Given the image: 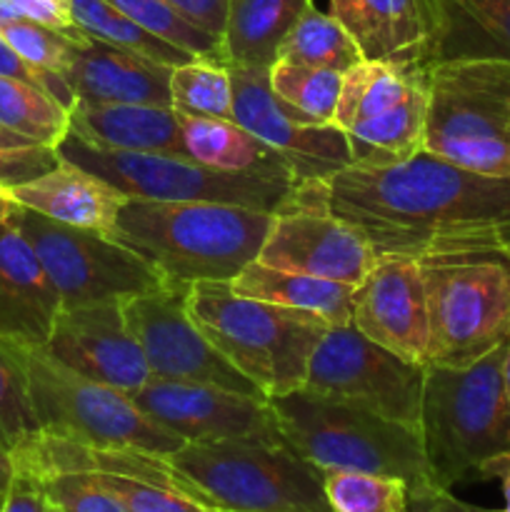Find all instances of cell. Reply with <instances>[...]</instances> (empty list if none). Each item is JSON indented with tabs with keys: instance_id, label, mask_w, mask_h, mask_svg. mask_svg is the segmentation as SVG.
<instances>
[{
	"instance_id": "obj_1",
	"label": "cell",
	"mask_w": 510,
	"mask_h": 512,
	"mask_svg": "<svg viewBox=\"0 0 510 512\" xmlns=\"http://www.w3.org/2000/svg\"><path fill=\"white\" fill-rule=\"evenodd\" d=\"M300 188L363 233L375 255H510V175L473 173L420 150L405 163L348 165Z\"/></svg>"
},
{
	"instance_id": "obj_2",
	"label": "cell",
	"mask_w": 510,
	"mask_h": 512,
	"mask_svg": "<svg viewBox=\"0 0 510 512\" xmlns=\"http://www.w3.org/2000/svg\"><path fill=\"white\" fill-rule=\"evenodd\" d=\"M273 215L193 200L128 198L110 238L180 285L233 280L258 258Z\"/></svg>"
},
{
	"instance_id": "obj_3",
	"label": "cell",
	"mask_w": 510,
	"mask_h": 512,
	"mask_svg": "<svg viewBox=\"0 0 510 512\" xmlns=\"http://www.w3.org/2000/svg\"><path fill=\"white\" fill-rule=\"evenodd\" d=\"M185 310L210 345L268 400L303 388L310 358L330 328L308 310L235 293L230 280L193 283Z\"/></svg>"
},
{
	"instance_id": "obj_4",
	"label": "cell",
	"mask_w": 510,
	"mask_h": 512,
	"mask_svg": "<svg viewBox=\"0 0 510 512\" xmlns=\"http://www.w3.org/2000/svg\"><path fill=\"white\" fill-rule=\"evenodd\" d=\"M503 348L468 368H425L418 430L435 488L488 480V470L510 455Z\"/></svg>"
},
{
	"instance_id": "obj_5",
	"label": "cell",
	"mask_w": 510,
	"mask_h": 512,
	"mask_svg": "<svg viewBox=\"0 0 510 512\" xmlns=\"http://www.w3.org/2000/svg\"><path fill=\"white\" fill-rule=\"evenodd\" d=\"M270 405L285 443L320 473L388 475L405 480L410 493L435 488L418 428L303 388L273 398Z\"/></svg>"
},
{
	"instance_id": "obj_6",
	"label": "cell",
	"mask_w": 510,
	"mask_h": 512,
	"mask_svg": "<svg viewBox=\"0 0 510 512\" xmlns=\"http://www.w3.org/2000/svg\"><path fill=\"white\" fill-rule=\"evenodd\" d=\"M200 503L223 512H333L323 473L305 463L283 435L185 443L165 455Z\"/></svg>"
},
{
	"instance_id": "obj_7",
	"label": "cell",
	"mask_w": 510,
	"mask_h": 512,
	"mask_svg": "<svg viewBox=\"0 0 510 512\" xmlns=\"http://www.w3.org/2000/svg\"><path fill=\"white\" fill-rule=\"evenodd\" d=\"M423 150L473 173L510 175V60L430 65Z\"/></svg>"
},
{
	"instance_id": "obj_8",
	"label": "cell",
	"mask_w": 510,
	"mask_h": 512,
	"mask_svg": "<svg viewBox=\"0 0 510 512\" xmlns=\"http://www.w3.org/2000/svg\"><path fill=\"white\" fill-rule=\"evenodd\" d=\"M5 340V338H3ZM28 380L40 430L93 448H128L170 455L185 445L135 405L133 395L65 368L45 348L5 340Z\"/></svg>"
},
{
	"instance_id": "obj_9",
	"label": "cell",
	"mask_w": 510,
	"mask_h": 512,
	"mask_svg": "<svg viewBox=\"0 0 510 512\" xmlns=\"http://www.w3.org/2000/svg\"><path fill=\"white\" fill-rule=\"evenodd\" d=\"M428 300L430 365L468 368L510 340V255L420 258Z\"/></svg>"
},
{
	"instance_id": "obj_10",
	"label": "cell",
	"mask_w": 510,
	"mask_h": 512,
	"mask_svg": "<svg viewBox=\"0 0 510 512\" xmlns=\"http://www.w3.org/2000/svg\"><path fill=\"white\" fill-rule=\"evenodd\" d=\"M58 153L63 160L103 178L128 198L243 205L275 215L293 203L298 188V180L290 170L230 173L200 165L183 155L93 148L70 133L58 145Z\"/></svg>"
},
{
	"instance_id": "obj_11",
	"label": "cell",
	"mask_w": 510,
	"mask_h": 512,
	"mask_svg": "<svg viewBox=\"0 0 510 512\" xmlns=\"http://www.w3.org/2000/svg\"><path fill=\"white\" fill-rule=\"evenodd\" d=\"M10 220L33 245L58 290L63 310L93 303H125L135 295L153 293L173 283L135 250L98 230L58 223L20 205L10 210Z\"/></svg>"
},
{
	"instance_id": "obj_12",
	"label": "cell",
	"mask_w": 510,
	"mask_h": 512,
	"mask_svg": "<svg viewBox=\"0 0 510 512\" xmlns=\"http://www.w3.org/2000/svg\"><path fill=\"white\" fill-rule=\"evenodd\" d=\"M425 368L405 363L355 325H330L310 358L303 390L418 428Z\"/></svg>"
},
{
	"instance_id": "obj_13",
	"label": "cell",
	"mask_w": 510,
	"mask_h": 512,
	"mask_svg": "<svg viewBox=\"0 0 510 512\" xmlns=\"http://www.w3.org/2000/svg\"><path fill=\"white\" fill-rule=\"evenodd\" d=\"M190 285L170 283L125 300L123 315L148 363L150 378L173 383L215 385L250 398L268 400L243 373L210 345L185 310Z\"/></svg>"
},
{
	"instance_id": "obj_14",
	"label": "cell",
	"mask_w": 510,
	"mask_h": 512,
	"mask_svg": "<svg viewBox=\"0 0 510 512\" xmlns=\"http://www.w3.org/2000/svg\"><path fill=\"white\" fill-rule=\"evenodd\" d=\"M233 80V120L268 143L295 180H325L353 165L348 138L335 123H310L273 93L268 70L228 65Z\"/></svg>"
},
{
	"instance_id": "obj_15",
	"label": "cell",
	"mask_w": 510,
	"mask_h": 512,
	"mask_svg": "<svg viewBox=\"0 0 510 512\" xmlns=\"http://www.w3.org/2000/svg\"><path fill=\"white\" fill-rule=\"evenodd\" d=\"M255 260L268 268L355 288L370 273L378 255L353 225L330 215L318 200L295 193L293 203L273 215V225Z\"/></svg>"
},
{
	"instance_id": "obj_16",
	"label": "cell",
	"mask_w": 510,
	"mask_h": 512,
	"mask_svg": "<svg viewBox=\"0 0 510 512\" xmlns=\"http://www.w3.org/2000/svg\"><path fill=\"white\" fill-rule=\"evenodd\" d=\"M350 325L405 363L430 365V325L420 260L378 255L355 285Z\"/></svg>"
},
{
	"instance_id": "obj_17",
	"label": "cell",
	"mask_w": 510,
	"mask_h": 512,
	"mask_svg": "<svg viewBox=\"0 0 510 512\" xmlns=\"http://www.w3.org/2000/svg\"><path fill=\"white\" fill-rule=\"evenodd\" d=\"M133 395L135 405L185 443L280 435L270 400L250 398L215 385L150 378Z\"/></svg>"
},
{
	"instance_id": "obj_18",
	"label": "cell",
	"mask_w": 510,
	"mask_h": 512,
	"mask_svg": "<svg viewBox=\"0 0 510 512\" xmlns=\"http://www.w3.org/2000/svg\"><path fill=\"white\" fill-rule=\"evenodd\" d=\"M43 348L65 368L123 393H135L150 380L143 350L125 323L123 303L60 310Z\"/></svg>"
},
{
	"instance_id": "obj_19",
	"label": "cell",
	"mask_w": 510,
	"mask_h": 512,
	"mask_svg": "<svg viewBox=\"0 0 510 512\" xmlns=\"http://www.w3.org/2000/svg\"><path fill=\"white\" fill-rule=\"evenodd\" d=\"M363 60L430 68L438 60V18L430 0H330Z\"/></svg>"
},
{
	"instance_id": "obj_20",
	"label": "cell",
	"mask_w": 510,
	"mask_h": 512,
	"mask_svg": "<svg viewBox=\"0 0 510 512\" xmlns=\"http://www.w3.org/2000/svg\"><path fill=\"white\" fill-rule=\"evenodd\" d=\"M63 303L10 213L0 218V338L43 348Z\"/></svg>"
},
{
	"instance_id": "obj_21",
	"label": "cell",
	"mask_w": 510,
	"mask_h": 512,
	"mask_svg": "<svg viewBox=\"0 0 510 512\" xmlns=\"http://www.w3.org/2000/svg\"><path fill=\"white\" fill-rule=\"evenodd\" d=\"M170 65L85 35L75 50L68 83L78 100L90 103H170Z\"/></svg>"
},
{
	"instance_id": "obj_22",
	"label": "cell",
	"mask_w": 510,
	"mask_h": 512,
	"mask_svg": "<svg viewBox=\"0 0 510 512\" xmlns=\"http://www.w3.org/2000/svg\"><path fill=\"white\" fill-rule=\"evenodd\" d=\"M8 195L20 208L105 235L113 233L120 208L128 200L118 188L70 160H60L58 168L8 190Z\"/></svg>"
},
{
	"instance_id": "obj_23",
	"label": "cell",
	"mask_w": 510,
	"mask_h": 512,
	"mask_svg": "<svg viewBox=\"0 0 510 512\" xmlns=\"http://www.w3.org/2000/svg\"><path fill=\"white\" fill-rule=\"evenodd\" d=\"M70 135L103 150L188 158L178 113L165 105L78 100L70 110Z\"/></svg>"
},
{
	"instance_id": "obj_24",
	"label": "cell",
	"mask_w": 510,
	"mask_h": 512,
	"mask_svg": "<svg viewBox=\"0 0 510 512\" xmlns=\"http://www.w3.org/2000/svg\"><path fill=\"white\" fill-rule=\"evenodd\" d=\"M313 0H228L225 65L268 70Z\"/></svg>"
},
{
	"instance_id": "obj_25",
	"label": "cell",
	"mask_w": 510,
	"mask_h": 512,
	"mask_svg": "<svg viewBox=\"0 0 510 512\" xmlns=\"http://www.w3.org/2000/svg\"><path fill=\"white\" fill-rule=\"evenodd\" d=\"M230 285L235 293L248 295V298L308 310V313L328 320L330 325H350V318H353L355 288L335 283V280L288 273V270L268 268V265L253 260L230 280Z\"/></svg>"
},
{
	"instance_id": "obj_26",
	"label": "cell",
	"mask_w": 510,
	"mask_h": 512,
	"mask_svg": "<svg viewBox=\"0 0 510 512\" xmlns=\"http://www.w3.org/2000/svg\"><path fill=\"white\" fill-rule=\"evenodd\" d=\"M438 18V60H510V0H430Z\"/></svg>"
},
{
	"instance_id": "obj_27",
	"label": "cell",
	"mask_w": 510,
	"mask_h": 512,
	"mask_svg": "<svg viewBox=\"0 0 510 512\" xmlns=\"http://www.w3.org/2000/svg\"><path fill=\"white\" fill-rule=\"evenodd\" d=\"M425 80H428V68L360 60L343 73L333 123L345 133L355 125L388 115L390 110L405 103Z\"/></svg>"
},
{
	"instance_id": "obj_28",
	"label": "cell",
	"mask_w": 510,
	"mask_h": 512,
	"mask_svg": "<svg viewBox=\"0 0 510 512\" xmlns=\"http://www.w3.org/2000/svg\"><path fill=\"white\" fill-rule=\"evenodd\" d=\"M183 145L190 160L208 168L230 170H290L268 143L230 118H203L178 113Z\"/></svg>"
},
{
	"instance_id": "obj_29",
	"label": "cell",
	"mask_w": 510,
	"mask_h": 512,
	"mask_svg": "<svg viewBox=\"0 0 510 512\" xmlns=\"http://www.w3.org/2000/svg\"><path fill=\"white\" fill-rule=\"evenodd\" d=\"M425 113H428V80L388 115L345 130L353 165L385 168L418 155L423 150Z\"/></svg>"
},
{
	"instance_id": "obj_30",
	"label": "cell",
	"mask_w": 510,
	"mask_h": 512,
	"mask_svg": "<svg viewBox=\"0 0 510 512\" xmlns=\"http://www.w3.org/2000/svg\"><path fill=\"white\" fill-rule=\"evenodd\" d=\"M68 5L75 28H80L90 38L153 58L158 63L170 65V68L195 60L185 50L175 48V45L165 43V40L150 35L145 28H140L130 15L115 8L110 0H68Z\"/></svg>"
},
{
	"instance_id": "obj_31",
	"label": "cell",
	"mask_w": 510,
	"mask_h": 512,
	"mask_svg": "<svg viewBox=\"0 0 510 512\" xmlns=\"http://www.w3.org/2000/svg\"><path fill=\"white\" fill-rule=\"evenodd\" d=\"M275 60L318 65V68L345 73L355 63H360L363 55L335 15L323 13L315 5H310L303 18L288 33L285 43L280 45V53Z\"/></svg>"
},
{
	"instance_id": "obj_32",
	"label": "cell",
	"mask_w": 510,
	"mask_h": 512,
	"mask_svg": "<svg viewBox=\"0 0 510 512\" xmlns=\"http://www.w3.org/2000/svg\"><path fill=\"white\" fill-rule=\"evenodd\" d=\"M0 125L58 148L70 133V110L38 85L0 75Z\"/></svg>"
},
{
	"instance_id": "obj_33",
	"label": "cell",
	"mask_w": 510,
	"mask_h": 512,
	"mask_svg": "<svg viewBox=\"0 0 510 512\" xmlns=\"http://www.w3.org/2000/svg\"><path fill=\"white\" fill-rule=\"evenodd\" d=\"M273 93L310 123H333L343 73L318 65L275 60L268 68Z\"/></svg>"
},
{
	"instance_id": "obj_34",
	"label": "cell",
	"mask_w": 510,
	"mask_h": 512,
	"mask_svg": "<svg viewBox=\"0 0 510 512\" xmlns=\"http://www.w3.org/2000/svg\"><path fill=\"white\" fill-rule=\"evenodd\" d=\"M170 103L175 113L233 120V80L228 65L193 60L170 73Z\"/></svg>"
},
{
	"instance_id": "obj_35",
	"label": "cell",
	"mask_w": 510,
	"mask_h": 512,
	"mask_svg": "<svg viewBox=\"0 0 510 512\" xmlns=\"http://www.w3.org/2000/svg\"><path fill=\"white\" fill-rule=\"evenodd\" d=\"M110 3L123 10L125 15H130L150 35L185 50L195 60L225 65L223 38L193 25L165 0H110Z\"/></svg>"
},
{
	"instance_id": "obj_36",
	"label": "cell",
	"mask_w": 510,
	"mask_h": 512,
	"mask_svg": "<svg viewBox=\"0 0 510 512\" xmlns=\"http://www.w3.org/2000/svg\"><path fill=\"white\" fill-rule=\"evenodd\" d=\"M323 490L333 512H408V483L358 470H325Z\"/></svg>"
},
{
	"instance_id": "obj_37",
	"label": "cell",
	"mask_w": 510,
	"mask_h": 512,
	"mask_svg": "<svg viewBox=\"0 0 510 512\" xmlns=\"http://www.w3.org/2000/svg\"><path fill=\"white\" fill-rule=\"evenodd\" d=\"M0 35L30 65L63 75L65 80H68L78 43L85 38V33H65V30L33 23V20H10V23L0 25Z\"/></svg>"
},
{
	"instance_id": "obj_38",
	"label": "cell",
	"mask_w": 510,
	"mask_h": 512,
	"mask_svg": "<svg viewBox=\"0 0 510 512\" xmlns=\"http://www.w3.org/2000/svg\"><path fill=\"white\" fill-rule=\"evenodd\" d=\"M40 430L28 395V380L10 345L0 338V443L18 448L25 438Z\"/></svg>"
},
{
	"instance_id": "obj_39",
	"label": "cell",
	"mask_w": 510,
	"mask_h": 512,
	"mask_svg": "<svg viewBox=\"0 0 510 512\" xmlns=\"http://www.w3.org/2000/svg\"><path fill=\"white\" fill-rule=\"evenodd\" d=\"M98 480L105 490L115 495L128 512H223L218 508L200 503L180 490L168 485L148 483V480L128 478L115 473H85Z\"/></svg>"
},
{
	"instance_id": "obj_40",
	"label": "cell",
	"mask_w": 510,
	"mask_h": 512,
	"mask_svg": "<svg viewBox=\"0 0 510 512\" xmlns=\"http://www.w3.org/2000/svg\"><path fill=\"white\" fill-rule=\"evenodd\" d=\"M60 160L63 158L58 148H50L0 125V190L3 193L50 173L58 168Z\"/></svg>"
},
{
	"instance_id": "obj_41",
	"label": "cell",
	"mask_w": 510,
	"mask_h": 512,
	"mask_svg": "<svg viewBox=\"0 0 510 512\" xmlns=\"http://www.w3.org/2000/svg\"><path fill=\"white\" fill-rule=\"evenodd\" d=\"M38 485L63 512H128L110 490L85 473L50 475Z\"/></svg>"
},
{
	"instance_id": "obj_42",
	"label": "cell",
	"mask_w": 510,
	"mask_h": 512,
	"mask_svg": "<svg viewBox=\"0 0 510 512\" xmlns=\"http://www.w3.org/2000/svg\"><path fill=\"white\" fill-rule=\"evenodd\" d=\"M0 75H3V78H15L23 80V83L38 85L40 90L53 95V98L68 110H73V105L78 103V95H75V90L70 88V83L63 75L48 73V70H40L35 68V65H30L28 60H23L15 53L13 45H10L3 35H0Z\"/></svg>"
},
{
	"instance_id": "obj_43",
	"label": "cell",
	"mask_w": 510,
	"mask_h": 512,
	"mask_svg": "<svg viewBox=\"0 0 510 512\" xmlns=\"http://www.w3.org/2000/svg\"><path fill=\"white\" fill-rule=\"evenodd\" d=\"M15 20H33L65 33H83L70 18L68 0H5Z\"/></svg>"
},
{
	"instance_id": "obj_44",
	"label": "cell",
	"mask_w": 510,
	"mask_h": 512,
	"mask_svg": "<svg viewBox=\"0 0 510 512\" xmlns=\"http://www.w3.org/2000/svg\"><path fill=\"white\" fill-rule=\"evenodd\" d=\"M173 5L183 18L208 33L223 38L225 30V13H228V0H165Z\"/></svg>"
},
{
	"instance_id": "obj_45",
	"label": "cell",
	"mask_w": 510,
	"mask_h": 512,
	"mask_svg": "<svg viewBox=\"0 0 510 512\" xmlns=\"http://www.w3.org/2000/svg\"><path fill=\"white\" fill-rule=\"evenodd\" d=\"M0 512H58V505L43 493L38 483L15 475L13 485L5 493Z\"/></svg>"
},
{
	"instance_id": "obj_46",
	"label": "cell",
	"mask_w": 510,
	"mask_h": 512,
	"mask_svg": "<svg viewBox=\"0 0 510 512\" xmlns=\"http://www.w3.org/2000/svg\"><path fill=\"white\" fill-rule=\"evenodd\" d=\"M410 498L418 500L420 508L425 512H493V510H483L478 505H470L465 500L455 498L450 490H423V493H410Z\"/></svg>"
},
{
	"instance_id": "obj_47",
	"label": "cell",
	"mask_w": 510,
	"mask_h": 512,
	"mask_svg": "<svg viewBox=\"0 0 510 512\" xmlns=\"http://www.w3.org/2000/svg\"><path fill=\"white\" fill-rule=\"evenodd\" d=\"M500 480V488H503V500H505V512H510V455L508 458L498 460L493 468L488 470V480Z\"/></svg>"
},
{
	"instance_id": "obj_48",
	"label": "cell",
	"mask_w": 510,
	"mask_h": 512,
	"mask_svg": "<svg viewBox=\"0 0 510 512\" xmlns=\"http://www.w3.org/2000/svg\"><path fill=\"white\" fill-rule=\"evenodd\" d=\"M13 480H15L13 455H10V450L0 443V498H5V493L10 490Z\"/></svg>"
},
{
	"instance_id": "obj_49",
	"label": "cell",
	"mask_w": 510,
	"mask_h": 512,
	"mask_svg": "<svg viewBox=\"0 0 510 512\" xmlns=\"http://www.w3.org/2000/svg\"><path fill=\"white\" fill-rule=\"evenodd\" d=\"M503 388H505V398H508V405H510V340L503 348Z\"/></svg>"
},
{
	"instance_id": "obj_50",
	"label": "cell",
	"mask_w": 510,
	"mask_h": 512,
	"mask_svg": "<svg viewBox=\"0 0 510 512\" xmlns=\"http://www.w3.org/2000/svg\"><path fill=\"white\" fill-rule=\"evenodd\" d=\"M13 208H15V203L10 200V195L0 190V218H5V215H8Z\"/></svg>"
},
{
	"instance_id": "obj_51",
	"label": "cell",
	"mask_w": 510,
	"mask_h": 512,
	"mask_svg": "<svg viewBox=\"0 0 510 512\" xmlns=\"http://www.w3.org/2000/svg\"><path fill=\"white\" fill-rule=\"evenodd\" d=\"M408 512H425V510L420 508L418 500H413V498H410V495H408Z\"/></svg>"
},
{
	"instance_id": "obj_52",
	"label": "cell",
	"mask_w": 510,
	"mask_h": 512,
	"mask_svg": "<svg viewBox=\"0 0 510 512\" xmlns=\"http://www.w3.org/2000/svg\"><path fill=\"white\" fill-rule=\"evenodd\" d=\"M0 508H3V498H0Z\"/></svg>"
},
{
	"instance_id": "obj_53",
	"label": "cell",
	"mask_w": 510,
	"mask_h": 512,
	"mask_svg": "<svg viewBox=\"0 0 510 512\" xmlns=\"http://www.w3.org/2000/svg\"><path fill=\"white\" fill-rule=\"evenodd\" d=\"M493 512H505V510H493Z\"/></svg>"
},
{
	"instance_id": "obj_54",
	"label": "cell",
	"mask_w": 510,
	"mask_h": 512,
	"mask_svg": "<svg viewBox=\"0 0 510 512\" xmlns=\"http://www.w3.org/2000/svg\"><path fill=\"white\" fill-rule=\"evenodd\" d=\"M58 512H63V510H60V508H58Z\"/></svg>"
}]
</instances>
